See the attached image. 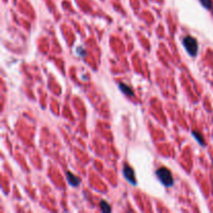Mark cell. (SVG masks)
Masks as SVG:
<instances>
[{
	"mask_svg": "<svg viewBox=\"0 0 213 213\" xmlns=\"http://www.w3.org/2000/svg\"><path fill=\"white\" fill-rule=\"evenodd\" d=\"M156 175H157L158 179L160 180V182L166 187H171L174 185V179L171 176V171L166 167H160L156 171Z\"/></svg>",
	"mask_w": 213,
	"mask_h": 213,
	"instance_id": "cell-1",
	"label": "cell"
},
{
	"mask_svg": "<svg viewBox=\"0 0 213 213\" xmlns=\"http://www.w3.org/2000/svg\"><path fill=\"white\" fill-rule=\"evenodd\" d=\"M183 46L185 47V50L191 56H196L197 54V41L192 37H185L183 38Z\"/></svg>",
	"mask_w": 213,
	"mask_h": 213,
	"instance_id": "cell-2",
	"label": "cell"
},
{
	"mask_svg": "<svg viewBox=\"0 0 213 213\" xmlns=\"http://www.w3.org/2000/svg\"><path fill=\"white\" fill-rule=\"evenodd\" d=\"M123 171H124V176H125V178L127 179V181H128L130 184H132V185L136 184L135 173H134V171H133V168L131 166L125 164V165H124V167H123Z\"/></svg>",
	"mask_w": 213,
	"mask_h": 213,
	"instance_id": "cell-3",
	"label": "cell"
},
{
	"mask_svg": "<svg viewBox=\"0 0 213 213\" xmlns=\"http://www.w3.org/2000/svg\"><path fill=\"white\" fill-rule=\"evenodd\" d=\"M67 180H68V182H69V184L74 186V187L78 186L81 182L80 179H79L77 176L74 175V174L71 173V171H67Z\"/></svg>",
	"mask_w": 213,
	"mask_h": 213,
	"instance_id": "cell-4",
	"label": "cell"
},
{
	"mask_svg": "<svg viewBox=\"0 0 213 213\" xmlns=\"http://www.w3.org/2000/svg\"><path fill=\"white\" fill-rule=\"evenodd\" d=\"M119 87H120V90L122 93H124L125 95H127V96H133V91L130 88L128 85H126V84H124V83H119Z\"/></svg>",
	"mask_w": 213,
	"mask_h": 213,
	"instance_id": "cell-5",
	"label": "cell"
},
{
	"mask_svg": "<svg viewBox=\"0 0 213 213\" xmlns=\"http://www.w3.org/2000/svg\"><path fill=\"white\" fill-rule=\"evenodd\" d=\"M100 207H101V210L103 212H110L111 211V208H110V206H109V204L107 202H105L104 200L100 202Z\"/></svg>",
	"mask_w": 213,
	"mask_h": 213,
	"instance_id": "cell-6",
	"label": "cell"
},
{
	"mask_svg": "<svg viewBox=\"0 0 213 213\" xmlns=\"http://www.w3.org/2000/svg\"><path fill=\"white\" fill-rule=\"evenodd\" d=\"M192 135L194 136V138L199 141V143L202 144V146H204L205 144V143H204V140H203V136H202V134H200L199 132H196V131H193L192 132Z\"/></svg>",
	"mask_w": 213,
	"mask_h": 213,
	"instance_id": "cell-7",
	"label": "cell"
},
{
	"mask_svg": "<svg viewBox=\"0 0 213 213\" xmlns=\"http://www.w3.org/2000/svg\"><path fill=\"white\" fill-rule=\"evenodd\" d=\"M201 3L205 8H212V1L211 0H200Z\"/></svg>",
	"mask_w": 213,
	"mask_h": 213,
	"instance_id": "cell-8",
	"label": "cell"
},
{
	"mask_svg": "<svg viewBox=\"0 0 213 213\" xmlns=\"http://www.w3.org/2000/svg\"><path fill=\"white\" fill-rule=\"evenodd\" d=\"M77 52H78V54L80 55V56H84V54H85V50L82 49V48H78V49H77Z\"/></svg>",
	"mask_w": 213,
	"mask_h": 213,
	"instance_id": "cell-9",
	"label": "cell"
}]
</instances>
